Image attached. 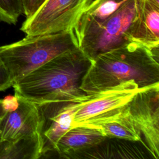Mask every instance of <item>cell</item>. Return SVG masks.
Returning a JSON list of instances; mask_svg holds the SVG:
<instances>
[{
    "instance_id": "4",
    "label": "cell",
    "mask_w": 159,
    "mask_h": 159,
    "mask_svg": "<svg viewBox=\"0 0 159 159\" xmlns=\"http://www.w3.org/2000/svg\"><path fill=\"white\" fill-rule=\"evenodd\" d=\"M140 0H129L102 23L76 34L80 49L93 60L98 55L132 42L129 29Z\"/></svg>"
},
{
    "instance_id": "6",
    "label": "cell",
    "mask_w": 159,
    "mask_h": 159,
    "mask_svg": "<svg viewBox=\"0 0 159 159\" xmlns=\"http://www.w3.org/2000/svg\"><path fill=\"white\" fill-rule=\"evenodd\" d=\"M142 89L144 88H139L134 81L130 80L86 95L78 102L72 127L91 125L117 114Z\"/></svg>"
},
{
    "instance_id": "13",
    "label": "cell",
    "mask_w": 159,
    "mask_h": 159,
    "mask_svg": "<svg viewBox=\"0 0 159 159\" xmlns=\"http://www.w3.org/2000/svg\"><path fill=\"white\" fill-rule=\"evenodd\" d=\"M129 0H93L75 27L78 34L104 22Z\"/></svg>"
},
{
    "instance_id": "14",
    "label": "cell",
    "mask_w": 159,
    "mask_h": 159,
    "mask_svg": "<svg viewBox=\"0 0 159 159\" xmlns=\"http://www.w3.org/2000/svg\"><path fill=\"white\" fill-rule=\"evenodd\" d=\"M22 14V0H0V22L16 24Z\"/></svg>"
},
{
    "instance_id": "3",
    "label": "cell",
    "mask_w": 159,
    "mask_h": 159,
    "mask_svg": "<svg viewBox=\"0 0 159 159\" xmlns=\"http://www.w3.org/2000/svg\"><path fill=\"white\" fill-rule=\"evenodd\" d=\"M79 48L74 29L53 34L26 35L0 46V57L14 82L55 57Z\"/></svg>"
},
{
    "instance_id": "5",
    "label": "cell",
    "mask_w": 159,
    "mask_h": 159,
    "mask_svg": "<svg viewBox=\"0 0 159 159\" xmlns=\"http://www.w3.org/2000/svg\"><path fill=\"white\" fill-rule=\"evenodd\" d=\"M93 0H45L20 30L26 35L53 34L73 29Z\"/></svg>"
},
{
    "instance_id": "18",
    "label": "cell",
    "mask_w": 159,
    "mask_h": 159,
    "mask_svg": "<svg viewBox=\"0 0 159 159\" xmlns=\"http://www.w3.org/2000/svg\"><path fill=\"white\" fill-rule=\"evenodd\" d=\"M148 1H150V2L153 3L154 4L159 6V0H148Z\"/></svg>"
},
{
    "instance_id": "17",
    "label": "cell",
    "mask_w": 159,
    "mask_h": 159,
    "mask_svg": "<svg viewBox=\"0 0 159 159\" xmlns=\"http://www.w3.org/2000/svg\"><path fill=\"white\" fill-rule=\"evenodd\" d=\"M6 112V109L4 104V99H0V117L4 114Z\"/></svg>"
},
{
    "instance_id": "19",
    "label": "cell",
    "mask_w": 159,
    "mask_h": 159,
    "mask_svg": "<svg viewBox=\"0 0 159 159\" xmlns=\"http://www.w3.org/2000/svg\"><path fill=\"white\" fill-rule=\"evenodd\" d=\"M1 139H0V143H1Z\"/></svg>"
},
{
    "instance_id": "10",
    "label": "cell",
    "mask_w": 159,
    "mask_h": 159,
    "mask_svg": "<svg viewBox=\"0 0 159 159\" xmlns=\"http://www.w3.org/2000/svg\"><path fill=\"white\" fill-rule=\"evenodd\" d=\"M129 38L150 50L159 48V6L140 0L137 14L129 29Z\"/></svg>"
},
{
    "instance_id": "2",
    "label": "cell",
    "mask_w": 159,
    "mask_h": 159,
    "mask_svg": "<svg viewBox=\"0 0 159 159\" xmlns=\"http://www.w3.org/2000/svg\"><path fill=\"white\" fill-rule=\"evenodd\" d=\"M158 49L130 42L98 55L80 88L87 95L133 80L139 88L159 83Z\"/></svg>"
},
{
    "instance_id": "8",
    "label": "cell",
    "mask_w": 159,
    "mask_h": 159,
    "mask_svg": "<svg viewBox=\"0 0 159 159\" xmlns=\"http://www.w3.org/2000/svg\"><path fill=\"white\" fill-rule=\"evenodd\" d=\"M17 106L6 111L0 117V139L13 142L25 139H42L44 119L40 107L26 99L15 95Z\"/></svg>"
},
{
    "instance_id": "15",
    "label": "cell",
    "mask_w": 159,
    "mask_h": 159,
    "mask_svg": "<svg viewBox=\"0 0 159 159\" xmlns=\"http://www.w3.org/2000/svg\"><path fill=\"white\" fill-rule=\"evenodd\" d=\"M14 82L4 61L0 57V91L11 87Z\"/></svg>"
},
{
    "instance_id": "1",
    "label": "cell",
    "mask_w": 159,
    "mask_h": 159,
    "mask_svg": "<svg viewBox=\"0 0 159 159\" xmlns=\"http://www.w3.org/2000/svg\"><path fill=\"white\" fill-rule=\"evenodd\" d=\"M92 60L80 48L55 57L12 84L14 95L42 106L81 101V89Z\"/></svg>"
},
{
    "instance_id": "11",
    "label": "cell",
    "mask_w": 159,
    "mask_h": 159,
    "mask_svg": "<svg viewBox=\"0 0 159 159\" xmlns=\"http://www.w3.org/2000/svg\"><path fill=\"white\" fill-rule=\"evenodd\" d=\"M107 137L101 130L89 125H77L71 127L58 140L55 151L63 157L81 153L98 146Z\"/></svg>"
},
{
    "instance_id": "9",
    "label": "cell",
    "mask_w": 159,
    "mask_h": 159,
    "mask_svg": "<svg viewBox=\"0 0 159 159\" xmlns=\"http://www.w3.org/2000/svg\"><path fill=\"white\" fill-rule=\"evenodd\" d=\"M78 102L51 104L42 107V114L44 119L42 134V155L55 150L58 140L72 127Z\"/></svg>"
},
{
    "instance_id": "7",
    "label": "cell",
    "mask_w": 159,
    "mask_h": 159,
    "mask_svg": "<svg viewBox=\"0 0 159 159\" xmlns=\"http://www.w3.org/2000/svg\"><path fill=\"white\" fill-rule=\"evenodd\" d=\"M126 110L144 137L147 149L159 158V83L142 89L127 104Z\"/></svg>"
},
{
    "instance_id": "12",
    "label": "cell",
    "mask_w": 159,
    "mask_h": 159,
    "mask_svg": "<svg viewBox=\"0 0 159 159\" xmlns=\"http://www.w3.org/2000/svg\"><path fill=\"white\" fill-rule=\"evenodd\" d=\"M126 105L121 111L89 126L99 128L107 138L140 142L147 148L140 131L126 110Z\"/></svg>"
},
{
    "instance_id": "16",
    "label": "cell",
    "mask_w": 159,
    "mask_h": 159,
    "mask_svg": "<svg viewBox=\"0 0 159 159\" xmlns=\"http://www.w3.org/2000/svg\"><path fill=\"white\" fill-rule=\"evenodd\" d=\"M45 0H22L23 14L26 18L30 17L40 7Z\"/></svg>"
}]
</instances>
